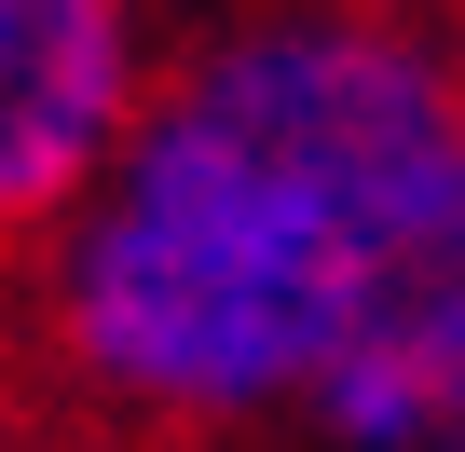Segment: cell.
<instances>
[{"instance_id":"7a4b0ae2","label":"cell","mask_w":465,"mask_h":452,"mask_svg":"<svg viewBox=\"0 0 465 452\" xmlns=\"http://www.w3.org/2000/svg\"><path fill=\"white\" fill-rule=\"evenodd\" d=\"M151 0H0V275L55 247V219L110 178L124 124L164 83Z\"/></svg>"},{"instance_id":"6da1fadb","label":"cell","mask_w":465,"mask_h":452,"mask_svg":"<svg viewBox=\"0 0 465 452\" xmlns=\"http://www.w3.org/2000/svg\"><path fill=\"white\" fill-rule=\"evenodd\" d=\"M465 178V0H219L55 247L0 275L42 397L137 452L315 438Z\"/></svg>"},{"instance_id":"277c9868","label":"cell","mask_w":465,"mask_h":452,"mask_svg":"<svg viewBox=\"0 0 465 452\" xmlns=\"http://www.w3.org/2000/svg\"><path fill=\"white\" fill-rule=\"evenodd\" d=\"M0 452H15V438H0Z\"/></svg>"},{"instance_id":"3957f363","label":"cell","mask_w":465,"mask_h":452,"mask_svg":"<svg viewBox=\"0 0 465 452\" xmlns=\"http://www.w3.org/2000/svg\"><path fill=\"white\" fill-rule=\"evenodd\" d=\"M315 452H465V178L438 206L411 288L383 302L370 357L315 411Z\"/></svg>"}]
</instances>
